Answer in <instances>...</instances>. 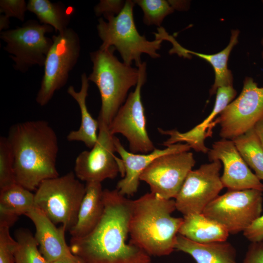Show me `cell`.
<instances>
[{
    "label": "cell",
    "mask_w": 263,
    "mask_h": 263,
    "mask_svg": "<svg viewBox=\"0 0 263 263\" xmlns=\"http://www.w3.org/2000/svg\"><path fill=\"white\" fill-rule=\"evenodd\" d=\"M35 207V195L15 183L0 189V222L13 225L19 216Z\"/></svg>",
    "instance_id": "cell-24"
},
{
    "label": "cell",
    "mask_w": 263,
    "mask_h": 263,
    "mask_svg": "<svg viewBox=\"0 0 263 263\" xmlns=\"http://www.w3.org/2000/svg\"><path fill=\"white\" fill-rule=\"evenodd\" d=\"M27 10L34 13L41 23L51 26L59 33L68 28L73 11L72 7L66 8L59 3L49 0H29Z\"/></svg>",
    "instance_id": "cell-25"
},
{
    "label": "cell",
    "mask_w": 263,
    "mask_h": 263,
    "mask_svg": "<svg viewBox=\"0 0 263 263\" xmlns=\"http://www.w3.org/2000/svg\"><path fill=\"white\" fill-rule=\"evenodd\" d=\"M263 192L255 189L228 190L211 201L203 213L224 226L229 234L243 232L261 215Z\"/></svg>",
    "instance_id": "cell-8"
},
{
    "label": "cell",
    "mask_w": 263,
    "mask_h": 263,
    "mask_svg": "<svg viewBox=\"0 0 263 263\" xmlns=\"http://www.w3.org/2000/svg\"><path fill=\"white\" fill-rule=\"evenodd\" d=\"M115 50L112 46L90 53L93 65L88 77L96 85L101 96L98 119L108 126L126 101L129 90L136 86L139 76L138 68L120 62L114 55Z\"/></svg>",
    "instance_id": "cell-4"
},
{
    "label": "cell",
    "mask_w": 263,
    "mask_h": 263,
    "mask_svg": "<svg viewBox=\"0 0 263 263\" xmlns=\"http://www.w3.org/2000/svg\"><path fill=\"white\" fill-rule=\"evenodd\" d=\"M207 154L210 162L219 160L223 163L221 179L228 190L255 189L263 191V184L248 168L232 140L222 138L214 142Z\"/></svg>",
    "instance_id": "cell-15"
},
{
    "label": "cell",
    "mask_w": 263,
    "mask_h": 263,
    "mask_svg": "<svg viewBox=\"0 0 263 263\" xmlns=\"http://www.w3.org/2000/svg\"><path fill=\"white\" fill-rule=\"evenodd\" d=\"M89 79L84 73L81 76L80 90L76 91L73 86L67 89V93L73 97L78 105L81 114V122L78 130L71 131L67 136L69 141H79L83 143L87 147L92 149L95 144L99 129L98 120L94 119L88 111L86 105L89 87Z\"/></svg>",
    "instance_id": "cell-22"
},
{
    "label": "cell",
    "mask_w": 263,
    "mask_h": 263,
    "mask_svg": "<svg viewBox=\"0 0 263 263\" xmlns=\"http://www.w3.org/2000/svg\"><path fill=\"white\" fill-rule=\"evenodd\" d=\"M113 139L115 152L121 158L125 171L116 189L124 196L133 195L137 191L142 173L154 159L167 154L188 151L191 149L187 143H178L163 150L155 149L149 153L136 154L127 151L117 137L114 136Z\"/></svg>",
    "instance_id": "cell-16"
},
{
    "label": "cell",
    "mask_w": 263,
    "mask_h": 263,
    "mask_svg": "<svg viewBox=\"0 0 263 263\" xmlns=\"http://www.w3.org/2000/svg\"><path fill=\"white\" fill-rule=\"evenodd\" d=\"M74 172L45 180L36 190L35 207L42 210L55 224L70 231L75 225L85 193L86 185Z\"/></svg>",
    "instance_id": "cell-6"
},
{
    "label": "cell",
    "mask_w": 263,
    "mask_h": 263,
    "mask_svg": "<svg viewBox=\"0 0 263 263\" xmlns=\"http://www.w3.org/2000/svg\"><path fill=\"white\" fill-rule=\"evenodd\" d=\"M134 2L142 9L143 22L148 26L154 25L161 27L164 18L174 10L170 0H136Z\"/></svg>",
    "instance_id": "cell-28"
},
{
    "label": "cell",
    "mask_w": 263,
    "mask_h": 263,
    "mask_svg": "<svg viewBox=\"0 0 263 263\" xmlns=\"http://www.w3.org/2000/svg\"><path fill=\"white\" fill-rule=\"evenodd\" d=\"M52 38L53 44L45 59L44 74L36 98L41 106L47 105L55 93L66 84L80 55L79 38L73 29L68 28Z\"/></svg>",
    "instance_id": "cell-7"
},
{
    "label": "cell",
    "mask_w": 263,
    "mask_h": 263,
    "mask_svg": "<svg viewBox=\"0 0 263 263\" xmlns=\"http://www.w3.org/2000/svg\"><path fill=\"white\" fill-rule=\"evenodd\" d=\"M243 263H263V241L251 242Z\"/></svg>",
    "instance_id": "cell-34"
},
{
    "label": "cell",
    "mask_w": 263,
    "mask_h": 263,
    "mask_svg": "<svg viewBox=\"0 0 263 263\" xmlns=\"http://www.w3.org/2000/svg\"><path fill=\"white\" fill-rule=\"evenodd\" d=\"M99 129L97 141L90 150L81 152L75 160L74 173L77 178L86 183H101L107 179H114L119 172L123 177V162L114 154V136L109 126L98 119Z\"/></svg>",
    "instance_id": "cell-12"
},
{
    "label": "cell",
    "mask_w": 263,
    "mask_h": 263,
    "mask_svg": "<svg viewBox=\"0 0 263 263\" xmlns=\"http://www.w3.org/2000/svg\"><path fill=\"white\" fill-rule=\"evenodd\" d=\"M175 250L188 254L196 263H237L235 248L226 241L201 244L178 234Z\"/></svg>",
    "instance_id": "cell-21"
},
{
    "label": "cell",
    "mask_w": 263,
    "mask_h": 263,
    "mask_svg": "<svg viewBox=\"0 0 263 263\" xmlns=\"http://www.w3.org/2000/svg\"><path fill=\"white\" fill-rule=\"evenodd\" d=\"M103 198L101 218L87 235L71 238L72 253L84 263H153L143 250L127 243L132 200L116 188L104 189Z\"/></svg>",
    "instance_id": "cell-1"
},
{
    "label": "cell",
    "mask_w": 263,
    "mask_h": 263,
    "mask_svg": "<svg viewBox=\"0 0 263 263\" xmlns=\"http://www.w3.org/2000/svg\"><path fill=\"white\" fill-rule=\"evenodd\" d=\"M16 183L14 158L7 137H0V189Z\"/></svg>",
    "instance_id": "cell-29"
},
{
    "label": "cell",
    "mask_w": 263,
    "mask_h": 263,
    "mask_svg": "<svg viewBox=\"0 0 263 263\" xmlns=\"http://www.w3.org/2000/svg\"><path fill=\"white\" fill-rule=\"evenodd\" d=\"M27 10V3L24 0H0V12L7 17L15 18L23 21Z\"/></svg>",
    "instance_id": "cell-31"
},
{
    "label": "cell",
    "mask_w": 263,
    "mask_h": 263,
    "mask_svg": "<svg viewBox=\"0 0 263 263\" xmlns=\"http://www.w3.org/2000/svg\"><path fill=\"white\" fill-rule=\"evenodd\" d=\"M35 225V238L39 249L48 263L72 254L66 243L65 233L67 231L61 225L55 224L38 208L34 207L25 215Z\"/></svg>",
    "instance_id": "cell-18"
},
{
    "label": "cell",
    "mask_w": 263,
    "mask_h": 263,
    "mask_svg": "<svg viewBox=\"0 0 263 263\" xmlns=\"http://www.w3.org/2000/svg\"><path fill=\"white\" fill-rule=\"evenodd\" d=\"M261 43H262V46H263V38L262 39ZM262 58H263V50L262 53Z\"/></svg>",
    "instance_id": "cell-38"
},
{
    "label": "cell",
    "mask_w": 263,
    "mask_h": 263,
    "mask_svg": "<svg viewBox=\"0 0 263 263\" xmlns=\"http://www.w3.org/2000/svg\"><path fill=\"white\" fill-rule=\"evenodd\" d=\"M195 164L193 153L189 151L163 155L149 165L140 179L147 183L150 192L157 196L175 199Z\"/></svg>",
    "instance_id": "cell-14"
},
{
    "label": "cell",
    "mask_w": 263,
    "mask_h": 263,
    "mask_svg": "<svg viewBox=\"0 0 263 263\" xmlns=\"http://www.w3.org/2000/svg\"><path fill=\"white\" fill-rule=\"evenodd\" d=\"M263 118V87L246 77L239 95L228 104L214 121L220 125V136L233 140L254 128Z\"/></svg>",
    "instance_id": "cell-11"
},
{
    "label": "cell",
    "mask_w": 263,
    "mask_h": 263,
    "mask_svg": "<svg viewBox=\"0 0 263 263\" xmlns=\"http://www.w3.org/2000/svg\"><path fill=\"white\" fill-rule=\"evenodd\" d=\"M232 140L247 165L263 180V147L254 128Z\"/></svg>",
    "instance_id": "cell-26"
},
{
    "label": "cell",
    "mask_w": 263,
    "mask_h": 263,
    "mask_svg": "<svg viewBox=\"0 0 263 263\" xmlns=\"http://www.w3.org/2000/svg\"><path fill=\"white\" fill-rule=\"evenodd\" d=\"M221 162L214 160L191 170L175 198L176 209L184 216L202 213L224 188L220 171Z\"/></svg>",
    "instance_id": "cell-13"
},
{
    "label": "cell",
    "mask_w": 263,
    "mask_h": 263,
    "mask_svg": "<svg viewBox=\"0 0 263 263\" xmlns=\"http://www.w3.org/2000/svg\"><path fill=\"white\" fill-rule=\"evenodd\" d=\"M175 200L160 198L152 192L132 200L129 229L130 243L150 256L162 257L175 250L183 218L171 215Z\"/></svg>",
    "instance_id": "cell-3"
},
{
    "label": "cell",
    "mask_w": 263,
    "mask_h": 263,
    "mask_svg": "<svg viewBox=\"0 0 263 263\" xmlns=\"http://www.w3.org/2000/svg\"><path fill=\"white\" fill-rule=\"evenodd\" d=\"M243 234L251 242L263 241V214L247 227Z\"/></svg>",
    "instance_id": "cell-33"
},
{
    "label": "cell",
    "mask_w": 263,
    "mask_h": 263,
    "mask_svg": "<svg viewBox=\"0 0 263 263\" xmlns=\"http://www.w3.org/2000/svg\"><path fill=\"white\" fill-rule=\"evenodd\" d=\"M16 240L15 263H48L38 248L35 237L29 230H18L16 233Z\"/></svg>",
    "instance_id": "cell-27"
},
{
    "label": "cell",
    "mask_w": 263,
    "mask_h": 263,
    "mask_svg": "<svg viewBox=\"0 0 263 263\" xmlns=\"http://www.w3.org/2000/svg\"><path fill=\"white\" fill-rule=\"evenodd\" d=\"M53 29L50 25L30 20L21 27L0 32V38L6 43L4 50L11 54L15 69L26 73L33 66H44L53 42L45 35Z\"/></svg>",
    "instance_id": "cell-9"
},
{
    "label": "cell",
    "mask_w": 263,
    "mask_h": 263,
    "mask_svg": "<svg viewBox=\"0 0 263 263\" xmlns=\"http://www.w3.org/2000/svg\"><path fill=\"white\" fill-rule=\"evenodd\" d=\"M254 130L263 147V118L255 125Z\"/></svg>",
    "instance_id": "cell-36"
},
{
    "label": "cell",
    "mask_w": 263,
    "mask_h": 263,
    "mask_svg": "<svg viewBox=\"0 0 263 263\" xmlns=\"http://www.w3.org/2000/svg\"><path fill=\"white\" fill-rule=\"evenodd\" d=\"M178 234L201 244L226 241L229 234L224 226L203 213L184 216Z\"/></svg>",
    "instance_id": "cell-23"
},
{
    "label": "cell",
    "mask_w": 263,
    "mask_h": 263,
    "mask_svg": "<svg viewBox=\"0 0 263 263\" xmlns=\"http://www.w3.org/2000/svg\"><path fill=\"white\" fill-rule=\"evenodd\" d=\"M146 63L142 62L137 67L139 76L135 89L129 94L109 126L112 135L120 133L127 138L130 150L133 153H148L155 149L147 132L141 100V88L146 81Z\"/></svg>",
    "instance_id": "cell-10"
},
{
    "label": "cell",
    "mask_w": 263,
    "mask_h": 263,
    "mask_svg": "<svg viewBox=\"0 0 263 263\" xmlns=\"http://www.w3.org/2000/svg\"><path fill=\"white\" fill-rule=\"evenodd\" d=\"M10 227L0 223V263H15L14 252L17 241L10 234Z\"/></svg>",
    "instance_id": "cell-30"
},
{
    "label": "cell",
    "mask_w": 263,
    "mask_h": 263,
    "mask_svg": "<svg viewBox=\"0 0 263 263\" xmlns=\"http://www.w3.org/2000/svg\"><path fill=\"white\" fill-rule=\"evenodd\" d=\"M7 138L13 153L17 184L32 191L43 181L59 176L56 166L58 138L47 121L16 123L10 128Z\"/></svg>",
    "instance_id": "cell-2"
},
{
    "label": "cell",
    "mask_w": 263,
    "mask_h": 263,
    "mask_svg": "<svg viewBox=\"0 0 263 263\" xmlns=\"http://www.w3.org/2000/svg\"><path fill=\"white\" fill-rule=\"evenodd\" d=\"M85 185V193L78 210L76 222L69 231L72 238H80L90 233L98 224L103 213V189L101 183L89 182Z\"/></svg>",
    "instance_id": "cell-20"
},
{
    "label": "cell",
    "mask_w": 263,
    "mask_h": 263,
    "mask_svg": "<svg viewBox=\"0 0 263 263\" xmlns=\"http://www.w3.org/2000/svg\"><path fill=\"white\" fill-rule=\"evenodd\" d=\"M51 263H84V262L79 257L72 253L70 255L61 258Z\"/></svg>",
    "instance_id": "cell-35"
},
{
    "label": "cell",
    "mask_w": 263,
    "mask_h": 263,
    "mask_svg": "<svg viewBox=\"0 0 263 263\" xmlns=\"http://www.w3.org/2000/svg\"><path fill=\"white\" fill-rule=\"evenodd\" d=\"M134 1H125L121 11L115 16H109L98 19L97 25L98 34L102 41L99 49H106L113 47L120 53L123 62L131 66L132 62L137 67L142 62L141 55L148 54L153 58L160 57L157 51L162 41L160 38L150 41L138 32L133 18Z\"/></svg>",
    "instance_id": "cell-5"
},
{
    "label": "cell",
    "mask_w": 263,
    "mask_h": 263,
    "mask_svg": "<svg viewBox=\"0 0 263 263\" xmlns=\"http://www.w3.org/2000/svg\"><path fill=\"white\" fill-rule=\"evenodd\" d=\"M239 31L232 30L229 42L222 51L214 54H205L193 52L181 46L171 36L168 41L173 47L169 51L170 54L176 53L180 56L189 58L190 54L195 55L209 62L212 66L215 73V80L209 91L210 95L216 93L219 88L233 86V76L228 69L227 61L231 50L238 41Z\"/></svg>",
    "instance_id": "cell-19"
},
{
    "label": "cell",
    "mask_w": 263,
    "mask_h": 263,
    "mask_svg": "<svg viewBox=\"0 0 263 263\" xmlns=\"http://www.w3.org/2000/svg\"><path fill=\"white\" fill-rule=\"evenodd\" d=\"M9 18L3 14H1L0 16V31L1 32L3 30H6L9 27Z\"/></svg>",
    "instance_id": "cell-37"
},
{
    "label": "cell",
    "mask_w": 263,
    "mask_h": 263,
    "mask_svg": "<svg viewBox=\"0 0 263 263\" xmlns=\"http://www.w3.org/2000/svg\"><path fill=\"white\" fill-rule=\"evenodd\" d=\"M262 2H263V0L262 1Z\"/></svg>",
    "instance_id": "cell-39"
},
{
    "label": "cell",
    "mask_w": 263,
    "mask_h": 263,
    "mask_svg": "<svg viewBox=\"0 0 263 263\" xmlns=\"http://www.w3.org/2000/svg\"><path fill=\"white\" fill-rule=\"evenodd\" d=\"M125 1L119 0H101L95 6L94 11L97 16L103 15L105 18L117 15L123 8Z\"/></svg>",
    "instance_id": "cell-32"
},
{
    "label": "cell",
    "mask_w": 263,
    "mask_h": 263,
    "mask_svg": "<svg viewBox=\"0 0 263 263\" xmlns=\"http://www.w3.org/2000/svg\"><path fill=\"white\" fill-rule=\"evenodd\" d=\"M236 94L237 92L233 86L219 88L216 92L215 102L211 113L202 122L187 132H180L176 130L164 131L158 128L161 134L169 136L163 145L168 147L174 144L185 142L196 151L207 153L209 149L205 145V140L209 135L207 130L211 127L212 124L214 126V119L232 101Z\"/></svg>",
    "instance_id": "cell-17"
}]
</instances>
